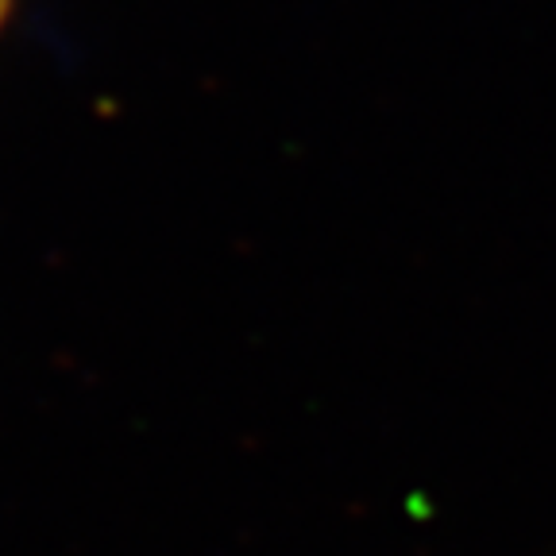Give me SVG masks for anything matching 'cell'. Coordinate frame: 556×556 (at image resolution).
<instances>
[{
	"label": "cell",
	"mask_w": 556,
	"mask_h": 556,
	"mask_svg": "<svg viewBox=\"0 0 556 556\" xmlns=\"http://www.w3.org/2000/svg\"><path fill=\"white\" fill-rule=\"evenodd\" d=\"M4 4H9V0H0V16H4Z\"/></svg>",
	"instance_id": "1"
}]
</instances>
